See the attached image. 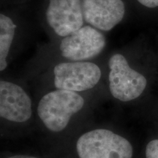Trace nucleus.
I'll return each instance as SVG.
<instances>
[{"mask_svg": "<svg viewBox=\"0 0 158 158\" xmlns=\"http://www.w3.org/2000/svg\"><path fill=\"white\" fill-rule=\"evenodd\" d=\"M107 38L105 33L92 26L85 24L80 29L62 38L52 40L45 45L55 51L64 62L90 61L105 50Z\"/></svg>", "mask_w": 158, "mask_h": 158, "instance_id": "obj_1", "label": "nucleus"}, {"mask_svg": "<svg viewBox=\"0 0 158 158\" xmlns=\"http://www.w3.org/2000/svg\"><path fill=\"white\" fill-rule=\"evenodd\" d=\"M41 19L51 40L73 34L86 24L81 0H45Z\"/></svg>", "mask_w": 158, "mask_h": 158, "instance_id": "obj_2", "label": "nucleus"}, {"mask_svg": "<svg viewBox=\"0 0 158 158\" xmlns=\"http://www.w3.org/2000/svg\"><path fill=\"white\" fill-rule=\"evenodd\" d=\"M84 106V99L78 92L55 89L40 100L37 113L49 130L60 132L67 127L71 116Z\"/></svg>", "mask_w": 158, "mask_h": 158, "instance_id": "obj_3", "label": "nucleus"}, {"mask_svg": "<svg viewBox=\"0 0 158 158\" xmlns=\"http://www.w3.org/2000/svg\"><path fill=\"white\" fill-rule=\"evenodd\" d=\"M79 158H132L133 147L122 136L106 129H97L79 138Z\"/></svg>", "mask_w": 158, "mask_h": 158, "instance_id": "obj_4", "label": "nucleus"}, {"mask_svg": "<svg viewBox=\"0 0 158 158\" xmlns=\"http://www.w3.org/2000/svg\"><path fill=\"white\" fill-rule=\"evenodd\" d=\"M108 65L109 90L114 98L128 102L141 95L147 87V78L130 67L123 54H112L108 59Z\"/></svg>", "mask_w": 158, "mask_h": 158, "instance_id": "obj_5", "label": "nucleus"}, {"mask_svg": "<svg viewBox=\"0 0 158 158\" xmlns=\"http://www.w3.org/2000/svg\"><path fill=\"white\" fill-rule=\"evenodd\" d=\"M101 77V69L91 61L61 62L53 68L56 89L85 92L95 87Z\"/></svg>", "mask_w": 158, "mask_h": 158, "instance_id": "obj_6", "label": "nucleus"}, {"mask_svg": "<svg viewBox=\"0 0 158 158\" xmlns=\"http://www.w3.org/2000/svg\"><path fill=\"white\" fill-rule=\"evenodd\" d=\"M86 24L106 33L113 30L125 17L124 0H81Z\"/></svg>", "mask_w": 158, "mask_h": 158, "instance_id": "obj_7", "label": "nucleus"}, {"mask_svg": "<svg viewBox=\"0 0 158 158\" xmlns=\"http://www.w3.org/2000/svg\"><path fill=\"white\" fill-rule=\"evenodd\" d=\"M31 101L25 90L15 83L0 81V116L9 121L22 123L31 116Z\"/></svg>", "mask_w": 158, "mask_h": 158, "instance_id": "obj_8", "label": "nucleus"}, {"mask_svg": "<svg viewBox=\"0 0 158 158\" xmlns=\"http://www.w3.org/2000/svg\"><path fill=\"white\" fill-rule=\"evenodd\" d=\"M21 34V21L15 13H0V70H5L10 56L19 44Z\"/></svg>", "mask_w": 158, "mask_h": 158, "instance_id": "obj_9", "label": "nucleus"}, {"mask_svg": "<svg viewBox=\"0 0 158 158\" xmlns=\"http://www.w3.org/2000/svg\"><path fill=\"white\" fill-rule=\"evenodd\" d=\"M146 157L158 158V140H153L147 144Z\"/></svg>", "mask_w": 158, "mask_h": 158, "instance_id": "obj_10", "label": "nucleus"}, {"mask_svg": "<svg viewBox=\"0 0 158 158\" xmlns=\"http://www.w3.org/2000/svg\"><path fill=\"white\" fill-rule=\"evenodd\" d=\"M141 5L147 8H156L158 7V0H137Z\"/></svg>", "mask_w": 158, "mask_h": 158, "instance_id": "obj_11", "label": "nucleus"}, {"mask_svg": "<svg viewBox=\"0 0 158 158\" xmlns=\"http://www.w3.org/2000/svg\"><path fill=\"white\" fill-rule=\"evenodd\" d=\"M8 158H37V157H31V156H28V155H15V156H12V157H10Z\"/></svg>", "mask_w": 158, "mask_h": 158, "instance_id": "obj_12", "label": "nucleus"}]
</instances>
